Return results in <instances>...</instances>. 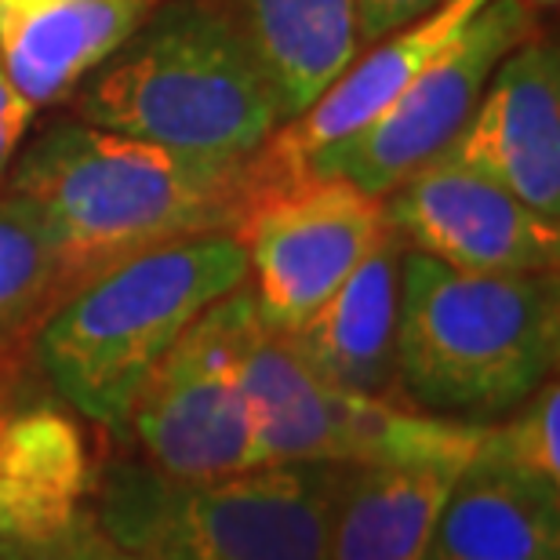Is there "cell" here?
Listing matches in <instances>:
<instances>
[{"label": "cell", "instance_id": "obj_1", "mask_svg": "<svg viewBox=\"0 0 560 560\" xmlns=\"http://www.w3.org/2000/svg\"><path fill=\"white\" fill-rule=\"evenodd\" d=\"M11 197L44 222L66 299L145 252L233 233L244 211V161L178 153L66 120L22 153Z\"/></svg>", "mask_w": 560, "mask_h": 560}, {"label": "cell", "instance_id": "obj_2", "mask_svg": "<svg viewBox=\"0 0 560 560\" xmlns=\"http://www.w3.org/2000/svg\"><path fill=\"white\" fill-rule=\"evenodd\" d=\"M81 120L164 150L248 161L288 114L259 48L222 0H172L103 62Z\"/></svg>", "mask_w": 560, "mask_h": 560}, {"label": "cell", "instance_id": "obj_3", "mask_svg": "<svg viewBox=\"0 0 560 560\" xmlns=\"http://www.w3.org/2000/svg\"><path fill=\"white\" fill-rule=\"evenodd\" d=\"M560 346L557 273H466L405 252L397 394L425 416H510L546 378Z\"/></svg>", "mask_w": 560, "mask_h": 560}, {"label": "cell", "instance_id": "obj_4", "mask_svg": "<svg viewBox=\"0 0 560 560\" xmlns=\"http://www.w3.org/2000/svg\"><path fill=\"white\" fill-rule=\"evenodd\" d=\"M244 280L248 259L233 233L178 241L120 262L66 295L40 324L44 375L73 411L120 430L153 364Z\"/></svg>", "mask_w": 560, "mask_h": 560}, {"label": "cell", "instance_id": "obj_5", "mask_svg": "<svg viewBox=\"0 0 560 560\" xmlns=\"http://www.w3.org/2000/svg\"><path fill=\"white\" fill-rule=\"evenodd\" d=\"M342 466L277 463L211 480L125 477L106 499L117 546L150 560H328Z\"/></svg>", "mask_w": 560, "mask_h": 560}, {"label": "cell", "instance_id": "obj_6", "mask_svg": "<svg viewBox=\"0 0 560 560\" xmlns=\"http://www.w3.org/2000/svg\"><path fill=\"white\" fill-rule=\"evenodd\" d=\"M248 411L262 466H364L389 458H474L485 422H458L400 408L331 383L313 368L288 331L259 317L244 361Z\"/></svg>", "mask_w": 560, "mask_h": 560}, {"label": "cell", "instance_id": "obj_7", "mask_svg": "<svg viewBox=\"0 0 560 560\" xmlns=\"http://www.w3.org/2000/svg\"><path fill=\"white\" fill-rule=\"evenodd\" d=\"M259 310L248 288L211 302L131 400L128 425L156 474L211 480L262 466L255 447L244 361Z\"/></svg>", "mask_w": 560, "mask_h": 560}, {"label": "cell", "instance_id": "obj_8", "mask_svg": "<svg viewBox=\"0 0 560 560\" xmlns=\"http://www.w3.org/2000/svg\"><path fill=\"white\" fill-rule=\"evenodd\" d=\"M532 26L535 11L524 0H488L383 114L342 142L313 153L295 183L342 178L378 200L394 194L411 172L458 139L495 66L532 37Z\"/></svg>", "mask_w": 560, "mask_h": 560}, {"label": "cell", "instance_id": "obj_9", "mask_svg": "<svg viewBox=\"0 0 560 560\" xmlns=\"http://www.w3.org/2000/svg\"><path fill=\"white\" fill-rule=\"evenodd\" d=\"M252 299L262 324L291 331L389 237L386 208L342 178H302L241 211Z\"/></svg>", "mask_w": 560, "mask_h": 560}, {"label": "cell", "instance_id": "obj_10", "mask_svg": "<svg viewBox=\"0 0 560 560\" xmlns=\"http://www.w3.org/2000/svg\"><path fill=\"white\" fill-rule=\"evenodd\" d=\"M386 222L408 252L466 273H557L560 226L474 172L452 150L430 156L394 194Z\"/></svg>", "mask_w": 560, "mask_h": 560}, {"label": "cell", "instance_id": "obj_11", "mask_svg": "<svg viewBox=\"0 0 560 560\" xmlns=\"http://www.w3.org/2000/svg\"><path fill=\"white\" fill-rule=\"evenodd\" d=\"M488 0H441L430 15L375 40L368 55L353 59L313 103L284 120L248 161H244V208L255 197L284 189L299 178L313 153L353 136L378 117L416 77L469 26Z\"/></svg>", "mask_w": 560, "mask_h": 560}, {"label": "cell", "instance_id": "obj_12", "mask_svg": "<svg viewBox=\"0 0 560 560\" xmlns=\"http://www.w3.org/2000/svg\"><path fill=\"white\" fill-rule=\"evenodd\" d=\"M447 150L542 219L560 222L557 44L535 33L521 40L495 66L477 109Z\"/></svg>", "mask_w": 560, "mask_h": 560}, {"label": "cell", "instance_id": "obj_13", "mask_svg": "<svg viewBox=\"0 0 560 560\" xmlns=\"http://www.w3.org/2000/svg\"><path fill=\"white\" fill-rule=\"evenodd\" d=\"M474 458H389L342 466L328 560H425L455 480Z\"/></svg>", "mask_w": 560, "mask_h": 560}, {"label": "cell", "instance_id": "obj_14", "mask_svg": "<svg viewBox=\"0 0 560 560\" xmlns=\"http://www.w3.org/2000/svg\"><path fill=\"white\" fill-rule=\"evenodd\" d=\"M150 0H0V70L33 106L95 73L145 19Z\"/></svg>", "mask_w": 560, "mask_h": 560}, {"label": "cell", "instance_id": "obj_15", "mask_svg": "<svg viewBox=\"0 0 560 560\" xmlns=\"http://www.w3.org/2000/svg\"><path fill=\"white\" fill-rule=\"evenodd\" d=\"M405 244L389 237L291 328V342L331 383L397 400V313Z\"/></svg>", "mask_w": 560, "mask_h": 560}, {"label": "cell", "instance_id": "obj_16", "mask_svg": "<svg viewBox=\"0 0 560 560\" xmlns=\"http://www.w3.org/2000/svg\"><path fill=\"white\" fill-rule=\"evenodd\" d=\"M433 550L466 560H557L560 485L474 458L444 502Z\"/></svg>", "mask_w": 560, "mask_h": 560}, {"label": "cell", "instance_id": "obj_17", "mask_svg": "<svg viewBox=\"0 0 560 560\" xmlns=\"http://www.w3.org/2000/svg\"><path fill=\"white\" fill-rule=\"evenodd\" d=\"M92 485L88 447L62 411H22L0 466V542L48 546L73 532Z\"/></svg>", "mask_w": 560, "mask_h": 560}, {"label": "cell", "instance_id": "obj_18", "mask_svg": "<svg viewBox=\"0 0 560 560\" xmlns=\"http://www.w3.org/2000/svg\"><path fill=\"white\" fill-rule=\"evenodd\" d=\"M248 30L288 120L357 59V0H222Z\"/></svg>", "mask_w": 560, "mask_h": 560}, {"label": "cell", "instance_id": "obj_19", "mask_svg": "<svg viewBox=\"0 0 560 560\" xmlns=\"http://www.w3.org/2000/svg\"><path fill=\"white\" fill-rule=\"evenodd\" d=\"M59 302V259L44 222L19 197L0 200V346L44 324Z\"/></svg>", "mask_w": 560, "mask_h": 560}, {"label": "cell", "instance_id": "obj_20", "mask_svg": "<svg viewBox=\"0 0 560 560\" xmlns=\"http://www.w3.org/2000/svg\"><path fill=\"white\" fill-rule=\"evenodd\" d=\"M485 463L513 469L521 477L560 485V386L557 378L535 389V394L510 411L506 422L480 425L477 455Z\"/></svg>", "mask_w": 560, "mask_h": 560}, {"label": "cell", "instance_id": "obj_21", "mask_svg": "<svg viewBox=\"0 0 560 560\" xmlns=\"http://www.w3.org/2000/svg\"><path fill=\"white\" fill-rule=\"evenodd\" d=\"M436 4L441 0H357V51L419 22Z\"/></svg>", "mask_w": 560, "mask_h": 560}, {"label": "cell", "instance_id": "obj_22", "mask_svg": "<svg viewBox=\"0 0 560 560\" xmlns=\"http://www.w3.org/2000/svg\"><path fill=\"white\" fill-rule=\"evenodd\" d=\"M33 109H37V106L26 103V98L11 88L8 73L0 70V172H4L8 161L15 156L19 139H22V131H26V125H30Z\"/></svg>", "mask_w": 560, "mask_h": 560}, {"label": "cell", "instance_id": "obj_23", "mask_svg": "<svg viewBox=\"0 0 560 560\" xmlns=\"http://www.w3.org/2000/svg\"><path fill=\"white\" fill-rule=\"evenodd\" d=\"M48 560H150V557L125 550V546H106V542H70L59 550V539H55Z\"/></svg>", "mask_w": 560, "mask_h": 560}, {"label": "cell", "instance_id": "obj_24", "mask_svg": "<svg viewBox=\"0 0 560 560\" xmlns=\"http://www.w3.org/2000/svg\"><path fill=\"white\" fill-rule=\"evenodd\" d=\"M22 411L11 405V389H8V375L0 372V466L8 463V452H11V436H15V422H19Z\"/></svg>", "mask_w": 560, "mask_h": 560}, {"label": "cell", "instance_id": "obj_25", "mask_svg": "<svg viewBox=\"0 0 560 560\" xmlns=\"http://www.w3.org/2000/svg\"><path fill=\"white\" fill-rule=\"evenodd\" d=\"M22 550H26V546H4V542H0V560H19Z\"/></svg>", "mask_w": 560, "mask_h": 560}, {"label": "cell", "instance_id": "obj_26", "mask_svg": "<svg viewBox=\"0 0 560 560\" xmlns=\"http://www.w3.org/2000/svg\"><path fill=\"white\" fill-rule=\"evenodd\" d=\"M532 11H542V8H557V0H524Z\"/></svg>", "mask_w": 560, "mask_h": 560}, {"label": "cell", "instance_id": "obj_27", "mask_svg": "<svg viewBox=\"0 0 560 560\" xmlns=\"http://www.w3.org/2000/svg\"><path fill=\"white\" fill-rule=\"evenodd\" d=\"M425 560H466V557H452V553H436V550H430V557Z\"/></svg>", "mask_w": 560, "mask_h": 560}]
</instances>
